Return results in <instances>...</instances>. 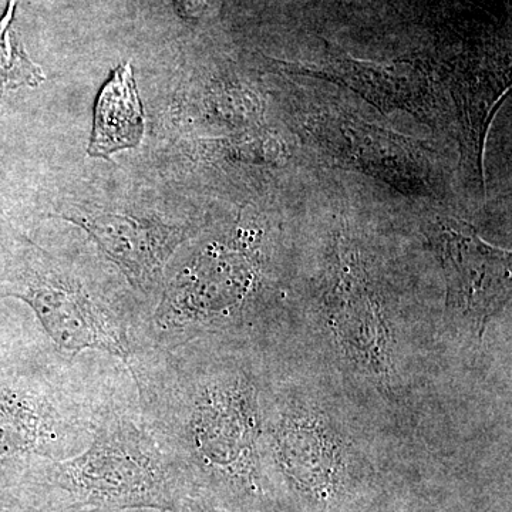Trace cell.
Instances as JSON below:
<instances>
[{
  "instance_id": "obj_7",
  "label": "cell",
  "mask_w": 512,
  "mask_h": 512,
  "mask_svg": "<svg viewBox=\"0 0 512 512\" xmlns=\"http://www.w3.org/2000/svg\"><path fill=\"white\" fill-rule=\"evenodd\" d=\"M431 237L446 279L441 320L447 342L467 336L481 346L490 325L510 306V254L451 220L440 222Z\"/></svg>"
},
{
  "instance_id": "obj_11",
  "label": "cell",
  "mask_w": 512,
  "mask_h": 512,
  "mask_svg": "<svg viewBox=\"0 0 512 512\" xmlns=\"http://www.w3.org/2000/svg\"><path fill=\"white\" fill-rule=\"evenodd\" d=\"M447 79L456 104L461 160L468 177L483 188L485 134L495 104L510 84V74L508 70L461 63L448 70Z\"/></svg>"
},
{
  "instance_id": "obj_17",
  "label": "cell",
  "mask_w": 512,
  "mask_h": 512,
  "mask_svg": "<svg viewBox=\"0 0 512 512\" xmlns=\"http://www.w3.org/2000/svg\"><path fill=\"white\" fill-rule=\"evenodd\" d=\"M101 512H173L163 510H124V511H101Z\"/></svg>"
},
{
  "instance_id": "obj_8",
  "label": "cell",
  "mask_w": 512,
  "mask_h": 512,
  "mask_svg": "<svg viewBox=\"0 0 512 512\" xmlns=\"http://www.w3.org/2000/svg\"><path fill=\"white\" fill-rule=\"evenodd\" d=\"M301 134L326 156L379 178L402 194L430 197L439 177L426 147L338 109L316 110L299 120Z\"/></svg>"
},
{
  "instance_id": "obj_4",
  "label": "cell",
  "mask_w": 512,
  "mask_h": 512,
  "mask_svg": "<svg viewBox=\"0 0 512 512\" xmlns=\"http://www.w3.org/2000/svg\"><path fill=\"white\" fill-rule=\"evenodd\" d=\"M30 480L66 512H177L190 497L180 468L138 406L114 386L89 446L43 464Z\"/></svg>"
},
{
  "instance_id": "obj_6",
  "label": "cell",
  "mask_w": 512,
  "mask_h": 512,
  "mask_svg": "<svg viewBox=\"0 0 512 512\" xmlns=\"http://www.w3.org/2000/svg\"><path fill=\"white\" fill-rule=\"evenodd\" d=\"M6 249L0 298L25 302L62 355L77 359L83 352L107 353L131 375L151 350L150 308L136 293L113 291L28 241Z\"/></svg>"
},
{
  "instance_id": "obj_2",
  "label": "cell",
  "mask_w": 512,
  "mask_h": 512,
  "mask_svg": "<svg viewBox=\"0 0 512 512\" xmlns=\"http://www.w3.org/2000/svg\"><path fill=\"white\" fill-rule=\"evenodd\" d=\"M262 454L284 512H366L382 498L387 448L404 443L318 366L268 346Z\"/></svg>"
},
{
  "instance_id": "obj_10",
  "label": "cell",
  "mask_w": 512,
  "mask_h": 512,
  "mask_svg": "<svg viewBox=\"0 0 512 512\" xmlns=\"http://www.w3.org/2000/svg\"><path fill=\"white\" fill-rule=\"evenodd\" d=\"M278 64L282 72L316 77L346 87L384 113L402 110L423 121L436 119L433 83L420 64L406 60L376 63L355 59Z\"/></svg>"
},
{
  "instance_id": "obj_9",
  "label": "cell",
  "mask_w": 512,
  "mask_h": 512,
  "mask_svg": "<svg viewBox=\"0 0 512 512\" xmlns=\"http://www.w3.org/2000/svg\"><path fill=\"white\" fill-rule=\"evenodd\" d=\"M62 218L89 234L151 313L163 288L165 269L190 238L191 225L126 211L72 210Z\"/></svg>"
},
{
  "instance_id": "obj_18",
  "label": "cell",
  "mask_w": 512,
  "mask_h": 512,
  "mask_svg": "<svg viewBox=\"0 0 512 512\" xmlns=\"http://www.w3.org/2000/svg\"><path fill=\"white\" fill-rule=\"evenodd\" d=\"M0 269H2V266H0Z\"/></svg>"
},
{
  "instance_id": "obj_16",
  "label": "cell",
  "mask_w": 512,
  "mask_h": 512,
  "mask_svg": "<svg viewBox=\"0 0 512 512\" xmlns=\"http://www.w3.org/2000/svg\"><path fill=\"white\" fill-rule=\"evenodd\" d=\"M208 2L210 0H180V6L184 10L185 15L195 18V16H200L204 12Z\"/></svg>"
},
{
  "instance_id": "obj_5",
  "label": "cell",
  "mask_w": 512,
  "mask_h": 512,
  "mask_svg": "<svg viewBox=\"0 0 512 512\" xmlns=\"http://www.w3.org/2000/svg\"><path fill=\"white\" fill-rule=\"evenodd\" d=\"M256 238L238 234L208 242L164 279L148 319L151 349L210 336L274 338L286 303L269 284L266 255Z\"/></svg>"
},
{
  "instance_id": "obj_13",
  "label": "cell",
  "mask_w": 512,
  "mask_h": 512,
  "mask_svg": "<svg viewBox=\"0 0 512 512\" xmlns=\"http://www.w3.org/2000/svg\"><path fill=\"white\" fill-rule=\"evenodd\" d=\"M15 8V0H10L5 15L0 19V97L8 90L36 86L43 80L39 67L30 62L10 33Z\"/></svg>"
},
{
  "instance_id": "obj_12",
  "label": "cell",
  "mask_w": 512,
  "mask_h": 512,
  "mask_svg": "<svg viewBox=\"0 0 512 512\" xmlns=\"http://www.w3.org/2000/svg\"><path fill=\"white\" fill-rule=\"evenodd\" d=\"M143 133V106L138 99L133 67L130 63L121 64L97 99L89 154L109 157L117 151L137 147Z\"/></svg>"
},
{
  "instance_id": "obj_3",
  "label": "cell",
  "mask_w": 512,
  "mask_h": 512,
  "mask_svg": "<svg viewBox=\"0 0 512 512\" xmlns=\"http://www.w3.org/2000/svg\"><path fill=\"white\" fill-rule=\"evenodd\" d=\"M113 389L42 336L0 346V477L30 480L83 451Z\"/></svg>"
},
{
  "instance_id": "obj_15",
  "label": "cell",
  "mask_w": 512,
  "mask_h": 512,
  "mask_svg": "<svg viewBox=\"0 0 512 512\" xmlns=\"http://www.w3.org/2000/svg\"><path fill=\"white\" fill-rule=\"evenodd\" d=\"M177 512H235L225 510V508L217 507L210 503L200 500V498L188 497L181 504L180 510Z\"/></svg>"
},
{
  "instance_id": "obj_1",
  "label": "cell",
  "mask_w": 512,
  "mask_h": 512,
  "mask_svg": "<svg viewBox=\"0 0 512 512\" xmlns=\"http://www.w3.org/2000/svg\"><path fill=\"white\" fill-rule=\"evenodd\" d=\"M268 342L210 336L151 349L131 372L141 413L190 497L235 512H284L266 473Z\"/></svg>"
},
{
  "instance_id": "obj_14",
  "label": "cell",
  "mask_w": 512,
  "mask_h": 512,
  "mask_svg": "<svg viewBox=\"0 0 512 512\" xmlns=\"http://www.w3.org/2000/svg\"><path fill=\"white\" fill-rule=\"evenodd\" d=\"M0 512H66L29 478L0 477Z\"/></svg>"
}]
</instances>
